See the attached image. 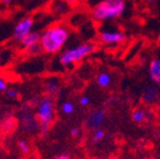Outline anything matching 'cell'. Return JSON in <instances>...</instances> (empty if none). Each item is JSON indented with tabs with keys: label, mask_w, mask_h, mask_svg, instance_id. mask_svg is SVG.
<instances>
[{
	"label": "cell",
	"mask_w": 160,
	"mask_h": 159,
	"mask_svg": "<svg viewBox=\"0 0 160 159\" xmlns=\"http://www.w3.org/2000/svg\"><path fill=\"white\" fill-rule=\"evenodd\" d=\"M110 159H118V158H117V157L113 156V157H111V158H110Z\"/></svg>",
	"instance_id": "4dcf8cb0"
},
{
	"label": "cell",
	"mask_w": 160,
	"mask_h": 159,
	"mask_svg": "<svg viewBox=\"0 0 160 159\" xmlns=\"http://www.w3.org/2000/svg\"><path fill=\"white\" fill-rule=\"evenodd\" d=\"M6 96H7V98H9V99L15 100L19 97V92H18V90L15 89V88H8L7 91H6Z\"/></svg>",
	"instance_id": "44dd1931"
},
{
	"label": "cell",
	"mask_w": 160,
	"mask_h": 159,
	"mask_svg": "<svg viewBox=\"0 0 160 159\" xmlns=\"http://www.w3.org/2000/svg\"><path fill=\"white\" fill-rule=\"evenodd\" d=\"M65 3H67L69 6H76L79 3H81V0H63Z\"/></svg>",
	"instance_id": "d4e9b609"
},
{
	"label": "cell",
	"mask_w": 160,
	"mask_h": 159,
	"mask_svg": "<svg viewBox=\"0 0 160 159\" xmlns=\"http://www.w3.org/2000/svg\"><path fill=\"white\" fill-rule=\"evenodd\" d=\"M147 118V112L142 108H136L131 112V120L135 124H141Z\"/></svg>",
	"instance_id": "9a60e30c"
},
{
	"label": "cell",
	"mask_w": 160,
	"mask_h": 159,
	"mask_svg": "<svg viewBox=\"0 0 160 159\" xmlns=\"http://www.w3.org/2000/svg\"><path fill=\"white\" fill-rule=\"evenodd\" d=\"M96 50V45L93 42H81L79 45L75 47L68 48L63 50L59 55V64L63 67H70V66L75 65L77 62L81 61L86 57L93 54Z\"/></svg>",
	"instance_id": "3957f363"
},
{
	"label": "cell",
	"mask_w": 160,
	"mask_h": 159,
	"mask_svg": "<svg viewBox=\"0 0 160 159\" xmlns=\"http://www.w3.org/2000/svg\"><path fill=\"white\" fill-rule=\"evenodd\" d=\"M26 52H27V54H29V55L33 56V55H39V54L43 52V50H42V48H41V45H40V44H38V45L31 46L30 48L26 49Z\"/></svg>",
	"instance_id": "d6986e66"
},
{
	"label": "cell",
	"mask_w": 160,
	"mask_h": 159,
	"mask_svg": "<svg viewBox=\"0 0 160 159\" xmlns=\"http://www.w3.org/2000/svg\"><path fill=\"white\" fill-rule=\"evenodd\" d=\"M89 104H90V98L88 96H82V97L79 98V105L81 107H87Z\"/></svg>",
	"instance_id": "603a6c76"
},
{
	"label": "cell",
	"mask_w": 160,
	"mask_h": 159,
	"mask_svg": "<svg viewBox=\"0 0 160 159\" xmlns=\"http://www.w3.org/2000/svg\"><path fill=\"white\" fill-rule=\"evenodd\" d=\"M18 148H19V150L22 152V154H27L30 149V146H29V144H28L27 140L20 139L19 141H18Z\"/></svg>",
	"instance_id": "ffe728a7"
},
{
	"label": "cell",
	"mask_w": 160,
	"mask_h": 159,
	"mask_svg": "<svg viewBox=\"0 0 160 159\" xmlns=\"http://www.w3.org/2000/svg\"><path fill=\"white\" fill-rule=\"evenodd\" d=\"M1 3H2L3 5H6V6H9V5H11L12 0H1Z\"/></svg>",
	"instance_id": "4316f807"
},
{
	"label": "cell",
	"mask_w": 160,
	"mask_h": 159,
	"mask_svg": "<svg viewBox=\"0 0 160 159\" xmlns=\"http://www.w3.org/2000/svg\"><path fill=\"white\" fill-rule=\"evenodd\" d=\"M106 136V132L102 128H98V129H95L92 132V142L93 144H98L101 140H103Z\"/></svg>",
	"instance_id": "e0dca14e"
},
{
	"label": "cell",
	"mask_w": 160,
	"mask_h": 159,
	"mask_svg": "<svg viewBox=\"0 0 160 159\" xmlns=\"http://www.w3.org/2000/svg\"><path fill=\"white\" fill-rule=\"evenodd\" d=\"M33 25H35V20L32 17H25L22 19H20L17 23V25L13 27L12 38L16 41L19 42L23 37H26L28 33L32 31Z\"/></svg>",
	"instance_id": "8992f818"
},
{
	"label": "cell",
	"mask_w": 160,
	"mask_h": 159,
	"mask_svg": "<svg viewBox=\"0 0 160 159\" xmlns=\"http://www.w3.org/2000/svg\"><path fill=\"white\" fill-rule=\"evenodd\" d=\"M40 37H41V33L32 30L31 33H29L26 37H23L22 39L19 41L20 47L26 50L31 47V46L38 45V44H40Z\"/></svg>",
	"instance_id": "30bf717a"
},
{
	"label": "cell",
	"mask_w": 160,
	"mask_h": 159,
	"mask_svg": "<svg viewBox=\"0 0 160 159\" xmlns=\"http://www.w3.org/2000/svg\"><path fill=\"white\" fill-rule=\"evenodd\" d=\"M159 87H157L156 85H147L141 91V99L145 104L151 105L157 102L158 97H159Z\"/></svg>",
	"instance_id": "ba28073f"
},
{
	"label": "cell",
	"mask_w": 160,
	"mask_h": 159,
	"mask_svg": "<svg viewBox=\"0 0 160 159\" xmlns=\"http://www.w3.org/2000/svg\"><path fill=\"white\" fill-rule=\"evenodd\" d=\"M99 41L106 46L111 45H119L125 41L126 36L121 30L118 29H105L101 30L98 36Z\"/></svg>",
	"instance_id": "5b68a950"
},
{
	"label": "cell",
	"mask_w": 160,
	"mask_h": 159,
	"mask_svg": "<svg viewBox=\"0 0 160 159\" xmlns=\"http://www.w3.org/2000/svg\"><path fill=\"white\" fill-rule=\"evenodd\" d=\"M36 117L40 125V130L42 134L49 130L50 126L52 125L56 117L55 110V101L51 96H43L40 98L37 104V109H36Z\"/></svg>",
	"instance_id": "277c9868"
},
{
	"label": "cell",
	"mask_w": 160,
	"mask_h": 159,
	"mask_svg": "<svg viewBox=\"0 0 160 159\" xmlns=\"http://www.w3.org/2000/svg\"><path fill=\"white\" fill-rule=\"evenodd\" d=\"M126 10L125 0H102L91 9V17L97 21L115 20Z\"/></svg>",
	"instance_id": "7a4b0ae2"
},
{
	"label": "cell",
	"mask_w": 160,
	"mask_h": 159,
	"mask_svg": "<svg viewBox=\"0 0 160 159\" xmlns=\"http://www.w3.org/2000/svg\"><path fill=\"white\" fill-rule=\"evenodd\" d=\"M8 89V81L2 75H0V92L7 91Z\"/></svg>",
	"instance_id": "7402d4cb"
},
{
	"label": "cell",
	"mask_w": 160,
	"mask_h": 159,
	"mask_svg": "<svg viewBox=\"0 0 160 159\" xmlns=\"http://www.w3.org/2000/svg\"><path fill=\"white\" fill-rule=\"evenodd\" d=\"M81 132V129H80V127L78 126H73L70 128V135L72 137H78Z\"/></svg>",
	"instance_id": "cb8c5ba5"
},
{
	"label": "cell",
	"mask_w": 160,
	"mask_h": 159,
	"mask_svg": "<svg viewBox=\"0 0 160 159\" xmlns=\"http://www.w3.org/2000/svg\"><path fill=\"white\" fill-rule=\"evenodd\" d=\"M11 51L8 49H0V69L8 64V61L11 58Z\"/></svg>",
	"instance_id": "2e32d148"
},
{
	"label": "cell",
	"mask_w": 160,
	"mask_h": 159,
	"mask_svg": "<svg viewBox=\"0 0 160 159\" xmlns=\"http://www.w3.org/2000/svg\"><path fill=\"white\" fill-rule=\"evenodd\" d=\"M21 121H22V126L25 128V130L27 131H33V130H37L40 128V125L38 122V119L36 116L29 114H25L21 118Z\"/></svg>",
	"instance_id": "8fae6325"
},
{
	"label": "cell",
	"mask_w": 160,
	"mask_h": 159,
	"mask_svg": "<svg viewBox=\"0 0 160 159\" xmlns=\"http://www.w3.org/2000/svg\"><path fill=\"white\" fill-rule=\"evenodd\" d=\"M70 6L67 3H65L63 0H55L51 3V10L52 13H55L56 15H63L69 10Z\"/></svg>",
	"instance_id": "5bb4252c"
},
{
	"label": "cell",
	"mask_w": 160,
	"mask_h": 159,
	"mask_svg": "<svg viewBox=\"0 0 160 159\" xmlns=\"http://www.w3.org/2000/svg\"><path fill=\"white\" fill-rule=\"evenodd\" d=\"M156 104H157V106L159 107V109H160V92H159V97H158V100H157V102H156Z\"/></svg>",
	"instance_id": "f546056e"
},
{
	"label": "cell",
	"mask_w": 160,
	"mask_h": 159,
	"mask_svg": "<svg viewBox=\"0 0 160 159\" xmlns=\"http://www.w3.org/2000/svg\"><path fill=\"white\" fill-rule=\"evenodd\" d=\"M53 159H72V158H71V157H70L69 155L61 154V155H58V156H56Z\"/></svg>",
	"instance_id": "484cf974"
},
{
	"label": "cell",
	"mask_w": 160,
	"mask_h": 159,
	"mask_svg": "<svg viewBox=\"0 0 160 159\" xmlns=\"http://www.w3.org/2000/svg\"><path fill=\"white\" fill-rule=\"evenodd\" d=\"M60 90V84L58 81V79L56 78H49L46 80L45 82V91L48 96H55L59 92Z\"/></svg>",
	"instance_id": "7c38bea8"
},
{
	"label": "cell",
	"mask_w": 160,
	"mask_h": 159,
	"mask_svg": "<svg viewBox=\"0 0 160 159\" xmlns=\"http://www.w3.org/2000/svg\"><path fill=\"white\" fill-rule=\"evenodd\" d=\"M156 138H157L158 140H160V128L157 129V131H156Z\"/></svg>",
	"instance_id": "83f0119b"
},
{
	"label": "cell",
	"mask_w": 160,
	"mask_h": 159,
	"mask_svg": "<svg viewBox=\"0 0 160 159\" xmlns=\"http://www.w3.org/2000/svg\"><path fill=\"white\" fill-rule=\"evenodd\" d=\"M148 75L151 82L160 88V57H155L150 60L148 66Z\"/></svg>",
	"instance_id": "9c48e42d"
},
{
	"label": "cell",
	"mask_w": 160,
	"mask_h": 159,
	"mask_svg": "<svg viewBox=\"0 0 160 159\" xmlns=\"http://www.w3.org/2000/svg\"><path fill=\"white\" fill-rule=\"evenodd\" d=\"M27 1H35V0H27Z\"/></svg>",
	"instance_id": "1f68e13d"
},
{
	"label": "cell",
	"mask_w": 160,
	"mask_h": 159,
	"mask_svg": "<svg viewBox=\"0 0 160 159\" xmlns=\"http://www.w3.org/2000/svg\"><path fill=\"white\" fill-rule=\"evenodd\" d=\"M106 111L103 109H95L90 112L89 116L87 117V121L86 125L89 129H98L101 128V126L103 125V122L106 121Z\"/></svg>",
	"instance_id": "52a82bcc"
},
{
	"label": "cell",
	"mask_w": 160,
	"mask_h": 159,
	"mask_svg": "<svg viewBox=\"0 0 160 159\" xmlns=\"http://www.w3.org/2000/svg\"><path fill=\"white\" fill-rule=\"evenodd\" d=\"M96 82L100 88H107L112 82V77L108 71H101L97 75Z\"/></svg>",
	"instance_id": "4fadbf2b"
},
{
	"label": "cell",
	"mask_w": 160,
	"mask_h": 159,
	"mask_svg": "<svg viewBox=\"0 0 160 159\" xmlns=\"http://www.w3.org/2000/svg\"><path fill=\"white\" fill-rule=\"evenodd\" d=\"M61 111L65 115H71L75 111V105L70 101H65L61 105Z\"/></svg>",
	"instance_id": "ac0fdd59"
},
{
	"label": "cell",
	"mask_w": 160,
	"mask_h": 159,
	"mask_svg": "<svg viewBox=\"0 0 160 159\" xmlns=\"http://www.w3.org/2000/svg\"><path fill=\"white\" fill-rule=\"evenodd\" d=\"M69 36V27L62 23H55L47 27L41 33V37H40V45L43 52L49 55L59 52L67 44Z\"/></svg>",
	"instance_id": "6da1fadb"
},
{
	"label": "cell",
	"mask_w": 160,
	"mask_h": 159,
	"mask_svg": "<svg viewBox=\"0 0 160 159\" xmlns=\"http://www.w3.org/2000/svg\"><path fill=\"white\" fill-rule=\"evenodd\" d=\"M146 1H147L149 5H153V3H157V0H146Z\"/></svg>",
	"instance_id": "f1b7e54d"
}]
</instances>
